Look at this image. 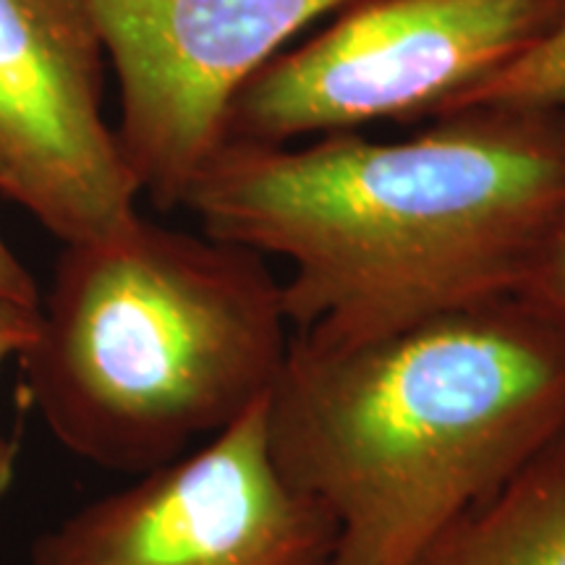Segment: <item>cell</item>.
Returning a JSON list of instances; mask_svg holds the SVG:
<instances>
[{
  "mask_svg": "<svg viewBox=\"0 0 565 565\" xmlns=\"http://www.w3.org/2000/svg\"><path fill=\"white\" fill-rule=\"evenodd\" d=\"M291 341L270 259L137 215L63 246L17 359L68 454L137 477L270 398Z\"/></svg>",
  "mask_w": 565,
  "mask_h": 565,
  "instance_id": "cell-3",
  "label": "cell"
},
{
  "mask_svg": "<svg viewBox=\"0 0 565 565\" xmlns=\"http://www.w3.org/2000/svg\"><path fill=\"white\" fill-rule=\"evenodd\" d=\"M412 565H565V433Z\"/></svg>",
  "mask_w": 565,
  "mask_h": 565,
  "instance_id": "cell-8",
  "label": "cell"
},
{
  "mask_svg": "<svg viewBox=\"0 0 565 565\" xmlns=\"http://www.w3.org/2000/svg\"><path fill=\"white\" fill-rule=\"evenodd\" d=\"M38 309L40 307H24V303L0 299V366L9 359H17L32 343L34 330H38ZM9 448L0 443V475L9 469Z\"/></svg>",
  "mask_w": 565,
  "mask_h": 565,
  "instance_id": "cell-11",
  "label": "cell"
},
{
  "mask_svg": "<svg viewBox=\"0 0 565 565\" xmlns=\"http://www.w3.org/2000/svg\"><path fill=\"white\" fill-rule=\"evenodd\" d=\"M0 299L24 303V307H40L42 299L38 282L3 238H0Z\"/></svg>",
  "mask_w": 565,
  "mask_h": 565,
  "instance_id": "cell-12",
  "label": "cell"
},
{
  "mask_svg": "<svg viewBox=\"0 0 565 565\" xmlns=\"http://www.w3.org/2000/svg\"><path fill=\"white\" fill-rule=\"evenodd\" d=\"M565 202V108H463L395 141H221L181 207L278 257L294 338L353 345L519 294Z\"/></svg>",
  "mask_w": 565,
  "mask_h": 565,
  "instance_id": "cell-1",
  "label": "cell"
},
{
  "mask_svg": "<svg viewBox=\"0 0 565 565\" xmlns=\"http://www.w3.org/2000/svg\"><path fill=\"white\" fill-rule=\"evenodd\" d=\"M565 433V335L521 296L353 345L291 341L267 398L288 482L335 524L328 565H412Z\"/></svg>",
  "mask_w": 565,
  "mask_h": 565,
  "instance_id": "cell-2",
  "label": "cell"
},
{
  "mask_svg": "<svg viewBox=\"0 0 565 565\" xmlns=\"http://www.w3.org/2000/svg\"><path fill=\"white\" fill-rule=\"evenodd\" d=\"M463 108H565V19L492 79L458 97L445 113Z\"/></svg>",
  "mask_w": 565,
  "mask_h": 565,
  "instance_id": "cell-9",
  "label": "cell"
},
{
  "mask_svg": "<svg viewBox=\"0 0 565 565\" xmlns=\"http://www.w3.org/2000/svg\"><path fill=\"white\" fill-rule=\"evenodd\" d=\"M333 545L330 513L275 463L265 398L66 515L34 540L32 565H328Z\"/></svg>",
  "mask_w": 565,
  "mask_h": 565,
  "instance_id": "cell-5",
  "label": "cell"
},
{
  "mask_svg": "<svg viewBox=\"0 0 565 565\" xmlns=\"http://www.w3.org/2000/svg\"><path fill=\"white\" fill-rule=\"evenodd\" d=\"M103 61L82 0H0V194L63 246L139 215V183L103 116Z\"/></svg>",
  "mask_w": 565,
  "mask_h": 565,
  "instance_id": "cell-7",
  "label": "cell"
},
{
  "mask_svg": "<svg viewBox=\"0 0 565 565\" xmlns=\"http://www.w3.org/2000/svg\"><path fill=\"white\" fill-rule=\"evenodd\" d=\"M565 19V0H351L257 71L223 141L296 145L443 116Z\"/></svg>",
  "mask_w": 565,
  "mask_h": 565,
  "instance_id": "cell-4",
  "label": "cell"
},
{
  "mask_svg": "<svg viewBox=\"0 0 565 565\" xmlns=\"http://www.w3.org/2000/svg\"><path fill=\"white\" fill-rule=\"evenodd\" d=\"M515 296L532 303L565 335V202Z\"/></svg>",
  "mask_w": 565,
  "mask_h": 565,
  "instance_id": "cell-10",
  "label": "cell"
},
{
  "mask_svg": "<svg viewBox=\"0 0 565 565\" xmlns=\"http://www.w3.org/2000/svg\"><path fill=\"white\" fill-rule=\"evenodd\" d=\"M351 0H82L116 71V134L139 192L181 207L231 100L307 26Z\"/></svg>",
  "mask_w": 565,
  "mask_h": 565,
  "instance_id": "cell-6",
  "label": "cell"
}]
</instances>
